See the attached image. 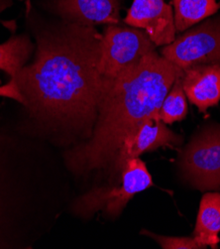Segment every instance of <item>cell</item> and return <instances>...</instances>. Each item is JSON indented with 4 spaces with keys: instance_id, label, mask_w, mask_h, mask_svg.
I'll return each mask as SVG.
<instances>
[{
    "instance_id": "cell-1",
    "label": "cell",
    "mask_w": 220,
    "mask_h": 249,
    "mask_svg": "<svg viewBox=\"0 0 220 249\" xmlns=\"http://www.w3.org/2000/svg\"><path fill=\"white\" fill-rule=\"evenodd\" d=\"M102 38L93 26L68 21L41 33L34 62L15 79L25 107L88 139L104 83L99 71Z\"/></svg>"
},
{
    "instance_id": "cell-2",
    "label": "cell",
    "mask_w": 220,
    "mask_h": 249,
    "mask_svg": "<svg viewBox=\"0 0 220 249\" xmlns=\"http://www.w3.org/2000/svg\"><path fill=\"white\" fill-rule=\"evenodd\" d=\"M183 73L156 51L115 79H103L99 113L91 136L66 154L79 175L114 162L127 134L147 117L159 118L164 98Z\"/></svg>"
},
{
    "instance_id": "cell-3",
    "label": "cell",
    "mask_w": 220,
    "mask_h": 249,
    "mask_svg": "<svg viewBox=\"0 0 220 249\" xmlns=\"http://www.w3.org/2000/svg\"><path fill=\"white\" fill-rule=\"evenodd\" d=\"M152 186L153 179L145 162L140 158H133L120 171L116 183L91 189L78 198L72 210L83 217H90L97 212L116 217L135 195Z\"/></svg>"
},
{
    "instance_id": "cell-4",
    "label": "cell",
    "mask_w": 220,
    "mask_h": 249,
    "mask_svg": "<svg viewBox=\"0 0 220 249\" xmlns=\"http://www.w3.org/2000/svg\"><path fill=\"white\" fill-rule=\"evenodd\" d=\"M156 47L145 31L108 25L101 42L99 71L103 79H115L136 67Z\"/></svg>"
},
{
    "instance_id": "cell-5",
    "label": "cell",
    "mask_w": 220,
    "mask_h": 249,
    "mask_svg": "<svg viewBox=\"0 0 220 249\" xmlns=\"http://www.w3.org/2000/svg\"><path fill=\"white\" fill-rule=\"evenodd\" d=\"M183 178L202 192L220 191V125L194 135L180 157Z\"/></svg>"
},
{
    "instance_id": "cell-6",
    "label": "cell",
    "mask_w": 220,
    "mask_h": 249,
    "mask_svg": "<svg viewBox=\"0 0 220 249\" xmlns=\"http://www.w3.org/2000/svg\"><path fill=\"white\" fill-rule=\"evenodd\" d=\"M161 54L182 71L195 65L220 66V16L180 35Z\"/></svg>"
},
{
    "instance_id": "cell-7",
    "label": "cell",
    "mask_w": 220,
    "mask_h": 249,
    "mask_svg": "<svg viewBox=\"0 0 220 249\" xmlns=\"http://www.w3.org/2000/svg\"><path fill=\"white\" fill-rule=\"evenodd\" d=\"M183 143L184 137L168 128L162 120L147 117L122 142L114 160L115 171L120 172L130 159L139 158L145 153L153 152L162 147L173 148Z\"/></svg>"
},
{
    "instance_id": "cell-8",
    "label": "cell",
    "mask_w": 220,
    "mask_h": 249,
    "mask_svg": "<svg viewBox=\"0 0 220 249\" xmlns=\"http://www.w3.org/2000/svg\"><path fill=\"white\" fill-rule=\"evenodd\" d=\"M124 22L143 29L157 47L169 45L176 39L174 11L165 0H133Z\"/></svg>"
},
{
    "instance_id": "cell-9",
    "label": "cell",
    "mask_w": 220,
    "mask_h": 249,
    "mask_svg": "<svg viewBox=\"0 0 220 249\" xmlns=\"http://www.w3.org/2000/svg\"><path fill=\"white\" fill-rule=\"evenodd\" d=\"M51 4L65 21L85 26L118 25L120 21L118 0H53Z\"/></svg>"
},
{
    "instance_id": "cell-10",
    "label": "cell",
    "mask_w": 220,
    "mask_h": 249,
    "mask_svg": "<svg viewBox=\"0 0 220 249\" xmlns=\"http://www.w3.org/2000/svg\"><path fill=\"white\" fill-rule=\"evenodd\" d=\"M182 84L186 97L204 113L220 102V66L195 65L183 71Z\"/></svg>"
},
{
    "instance_id": "cell-11",
    "label": "cell",
    "mask_w": 220,
    "mask_h": 249,
    "mask_svg": "<svg viewBox=\"0 0 220 249\" xmlns=\"http://www.w3.org/2000/svg\"><path fill=\"white\" fill-rule=\"evenodd\" d=\"M220 193L209 191L203 194L198 212L192 237L203 248L216 249L220 242Z\"/></svg>"
},
{
    "instance_id": "cell-12",
    "label": "cell",
    "mask_w": 220,
    "mask_h": 249,
    "mask_svg": "<svg viewBox=\"0 0 220 249\" xmlns=\"http://www.w3.org/2000/svg\"><path fill=\"white\" fill-rule=\"evenodd\" d=\"M172 4L177 32L186 31L220 9L216 0H173Z\"/></svg>"
},
{
    "instance_id": "cell-13",
    "label": "cell",
    "mask_w": 220,
    "mask_h": 249,
    "mask_svg": "<svg viewBox=\"0 0 220 249\" xmlns=\"http://www.w3.org/2000/svg\"><path fill=\"white\" fill-rule=\"evenodd\" d=\"M33 50V45L25 35L14 36L0 45V70L16 79L25 67Z\"/></svg>"
},
{
    "instance_id": "cell-14",
    "label": "cell",
    "mask_w": 220,
    "mask_h": 249,
    "mask_svg": "<svg viewBox=\"0 0 220 249\" xmlns=\"http://www.w3.org/2000/svg\"><path fill=\"white\" fill-rule=\"evenodd\" d=\"M187 112L186 95L183 88L181 74L164 98L159 110V118L165 124H173L184 120Z\"/></svg>"
},
{
    "instance_id": "cell-15",
    "label": "cell",
    "mask_w": 220,
    "mask_h": 249,
    "mask_svg": "<svg viewBox=\"0 0 220 249\" xmlns=\"http://www.w3.org/2000/svg\"><path fill=\"white\" fill-rule=\"evenodd\" d=\"M141 234L152 237L164 249H203L192 236H165L142 231Z\"/></svg>"
},
{
    "instance_id": "cell-16",
    "label": "cell",
    "mask_w": 220,
    "mask_h": 249,
    "mask_svg": "<svg viewBox=\"0 0 220 249\" xmlns=\"http://www.w3.org/2000/svg\"><path fill=\"white\" fill-rule=\"evenodd\" d=\"M0 96L7 97V98H12L14 101L26 106V101L25 97L23 96L17 82L14 79H11L7 84L0 86Z\"/></svg>"
}]
</instances>
